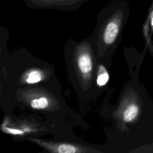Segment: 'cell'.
I'll list each match as a JSON object with an SVG mask.
<instances>
[{"instance_id":"obj_1","label":"cell","mask_w":153,"mask_h":153,"mask_svg":"<svg viewBox=\"0 0 153 153\" xmlns=\"http://www.w3.org/2000/svg\"><path fill=\"white\" fill-rule=\"evenodd\" d=\"M90 0H24L27 7L33 9L75 10Z\"/></svg>"},{"instance_id":"obj_2","label":"cell","mask_w":153,"mask_h":153,"mask_svg":"<svg viewBox=\"0 0 153 153\" xmlns=\"http://www.w3.org/2000/svg\"><path fill=\"white\" fill-rule=\"evenodd\" d=\"M32 141L35 142L36 143L44 146L47 149L51 152L58 153H75L83 152L81 148L75 146L72 144L68 143H56L51 144L45 142H42L36 139H32Z\"/></svg>"},{"instance_id":"obj_3","label":"cell","mask_w":153,"mask_h":153,"mask_svg":"<svg viewBox=\"0 0 153 153\" xmlns=\"http://www.w3.org/2000/svg\"><path fill=\"white\" fill-rule=\"evenodd\" d=\"M78 66L82 74H89L92 69V62L90 56L87 53L81 54L78 59Z\"/></svg>"},{"instance_id":"obj_4","label":"cell","mask_w":153,"mask_h":153,"mask_svg":"<svg viewBox=\"0 0 153 153\" xmlns=\"http://www.w3.org/2000/svg\"><path fill=\"white\" fill-rule=\"evenodd\" d=\"M139 111V108L136 104L129 105L123 113L124 121L127 123L133 121L138 115Z\"/></svg>"},{"instance_id":"obj_5","label":"cell","mask_w":153,"mask_h":153,"mask_svg":"<svg viewBox=\"0 0 153 153\" xmlns=\"http://www.w3.org/2000/svg\"><path fill=\"white\" fill-rule=\"evenodd\" d=\"M109 79V75L105 69V68L103 66V65H101L99 67L98 70V74H97V84L99 86H103L105 85Z\"/></svg>"},{"instance_id":"obj_6","label":"cell","mask_w":153,"mask_h":153,"mask_svg":"<svg viewBox=\"0 0 153 153\" xmlns=\"http://www.w3.org/2000/svg\"><path fill=\"white\" fill-rule=\"evenodd\" d=\"M48 104V100L46 97H41L32 100L30 102V106L36 109H43L47 108Z\"/></svg>"},{"instance_id":"obj_7","label":"cell","mask_w":153,"mask_h":153,"mask_svg":"<svg viewBox=\"0 0 153 153\" xmlns=\"http://www.w3.org/2000/svg\"><path fill=\"white\" fill-rule=\"evenodd\" d=\"M42 75L38 71H32L29 72L26 77V82L28 84H34L39 82L42 79Z\"/></svg>"},{"instance_id":"obj_8","label":"cell","mask_w":153,"mask_h":153,"mask_svg":"<svg viewBox=\"0 0 153 153\" xmlns=\"http://www.w3.org/2000/svg\"><path fill=\"white\" fill-rule=\"evenodd\" d=\"M4 129L7 133H8L12 134H23V131L18 129H14V128H11L8 127H5Z\"/></svg>"},{"instance_id":"obj_9","label":"cell","mask_w":153,"mask_h":153,"mask_svg":"<svg viewBox=\"0 0 153 153\" xmlns=\"http://www.w3.org/2000/svg\"><path fill=\"white\" fill-rule=\"evenodd\" d=\"M148 19L150 21V24H151V29L153 30V8L151 10V13L149 14Z\"/></svg>"},{"instance_id":"obj_10","label":"cell","mask_w":153,"mask_h":153,"mask_svg":"<svg viewBox=\"0 0 153 153\" xmlns=\"http://www.w3.org/2000/svg\"><path fill=\"white\" fill-rule=\"evenodd\" d=\"M153 8V1H152V5L151 7V10H152Z\"/></svg>"}]
</instances>
